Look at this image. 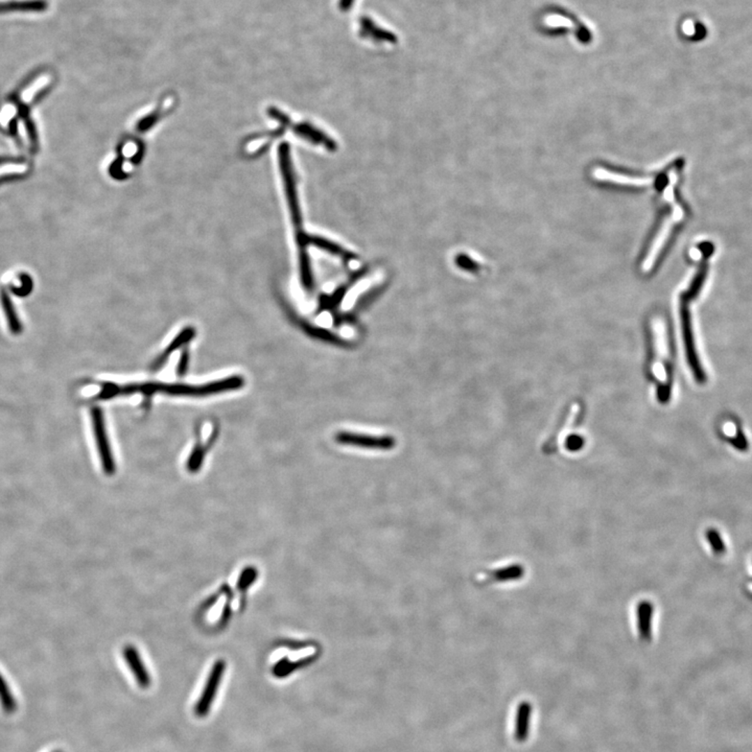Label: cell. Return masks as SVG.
Wrapping results in <instances>:
<instances>
[{
  "label": "cell",
  "mask_w": 752,
  "mask_h": 752,
  "mask_svg": "<svg viewBox=\"0 0 752 752\" xmlns=\"http://www.w3.org/2000/svg\"><path fill=\"white\" fill-rule=\"evenodd\" d=\"M243 386V378L241 376H231V377L216 380L203 386L150 382V384H138V392H142L146 395L161 392L167 395H174V396H206V395L216 394L224 391L236 390Z\"/></svg>",
  "instance_id": "1"
},
{
  "label": "cell",
  "mask_w": 752,
  "mask_h": 752,
  "mask_svg": "<svg viewBox=\"0 0 752 752\" xmlns=\"http://www.w3.org/2000/svg\"><path fill=\"white\" fill-rule=\"evenodd\" d=\"M680 317H682V335H684V347H686L689 365H690L697 382L699 384H703L707 380V375L703 370L702 365H701L698 354H697L694 333H693L692 320H691V313L689 310L688 301H684V300H682V306H680Z\"/></svg>",
  "instance_id": "2"
},
{
  "label": "cell",
  "mask_w": 752,
  "mask_h": 752,
  "mask_svg": "<svg viewBox=\"0 0 752 752\" xmlns=\"http://www.w3.org/2000/svg\"><path fill=\"white\" fill-rule=\"evenodd\" d=\"M584 413L583 403L580 401H573L571 405L565 409L564 415H562V419L560 420L558 428L554 430L553 434L550 437L549 440L546 442L545 446H543V451L546 453H554L558 449L560 443L562 440H564L567 434H569L571 430L575 428L576 424H579L581 421L582 416Z\"/></svg>",
  "instance_id": "3"
},
{
  "label": "cell",
  "mask_w": 752,
  "mask_h": 752,
  "mask_svg": "<svg viewBox=\"0 0 752 752\" xmlns=\"http://www.w3.org/2000/svg\"><path fill=\"white\" fill-rule=\"evenodd\" d=\"M225 669H226V663L223 659H218L212 667L201 697H200L195 707V713L197 717H205L209 713L212 703H213L214 698H216V692L220 688Z\"/></svg>",
  "instance_id": "4"
},
{
  "label": "cell",
  "mask_w": 752,
  "mask_h": 752,
  "mask_svg": "<svg viewBox=\"0 0 752 752\" xmlns=\"http://www.w3.org/2000/svg\"><path fill=\"white\" fill-rule=\"evenodd\" d=\"M92 423H93L94 434H96V445H98V453H100V462L103 469L107 474H113L115 472L114 459L111 453L110 445L107 438L106 428H105L104 415L100 407H93L91 409Z\"/></svg>",
  "instance_id": "5"
},
{
  "label": "cell",
  "mask_w": 752,
  "mask_h": 752,
  "mask_svg": "<svg viewBox=\"0 0 752 752\" xmlns=\"http://www.w3.org/2000/svg\"><path fill=\"white\" fill-rule=\"evenodd\" d=\"M337 441L344 445L373 449H389L394 444L392 439L388 437L366 436L346 432L338 434Z\"/></svg>",
  "instance_id": "6"
},
{
  "label": "cell",
  "mask_w": 752,
  "mask_h": 752,
  "mask_svg": "<svg viewBox=\"0 0 752 752\" xmlns=\"http://www.w3.org/2000/svg\"><path fill=\"white\" fill-rule=\"evenodd\" d=\"M654 606L650 601L642 600L636 606V629L638 638L642 642H649L652 638V622Z\"/></svg>",
  "instance_id": "7"
},
{
  "label": "cell",
  "mask_w": 752,
  "mask_h": 752,
  "mask_svg": "<svg viewBox=\"0 0 752 752\" xmlns=\"http://www.w3.org/2000/svg\"><path fill=\"white\" fill-rule=\"evenodd\" d=\"M123 657L131 669L132 673L135 676L136 682L140 684V688L148 689L152 684V679L136 648L132 646L126 647L123 649Z\"/></svg>",
  "instance_id": "8"
},
{
  "label": "cell",
  "mask_w": 752,
  "mask_h": 752,
  "mask_svg": "<svg viewBox=\"0 0 752 752\" xmlns=\"http://www.w3.org/2000/svg\"><path fill=\"white\" fill-rule=\"evenodd\" d=\"M524 575L525 569L522 565H507V566L499 567V569L484 573V576L481 577V583H504V582L516 581V580H520Z\"/></svg>",
  "instance_id": "9"
},
{
  "label": "cell",
  "mask_w": 752,
  "mask_h": 752,
  "mask_svg": "<svg viewBox=\"0 0 752 752\" xmlns=\"http://www.w3.org/2000/svg\"><path fill=\"white\" fill-rule=\"evenodd\" d=\"M531 714H532V707L530 703L528 701H522L516 711V730H514V736L518 742H524L528 739L529 732H530Z\"/></svg>",
  "instance_id": "10"
},
{
  "label": "cell",
  "mask_w": 752,
  "mask_h": 752,
  "mask_svg": "<svg viewBox=\"0 0 752 752\" xmlns=\"http://www.w3.org/2000/svg\"><path fill=\"white\" fill-rule=\"evenodd\" d=\"M195 331L193 327H188V329H183V331L178 335V337L175 338V339L172 341L169 347L165 348V352L161 354V356H159L156 361H155L154 364L152 365V370L156 371L158 370L159 368H161V367L165 365V363L167 362V358H169L176 349H178V348L181 347L182 345H184V344L190 341V340L195 337Z\"/></svg>",
  "instance_id": "11"
},
{
  "label": "cell",
  "mask_w": 752,
  "mask_h": 752,
  "mask_svg": "<svg viewBox=\"0 0 752 752\" xmlns=\"http://www.w3.org/2000/svg\"><path fill=\"white\" fill-rule=\"evenodd\" d=\"M0 303H1L2 310H3V314L6 316L10 333H14V335H19L22 331V324H21L20 319H19L16 310L13 306L10 296L6 294L4 289L0 291Z\"/></svg>",
  "instance_id": "12"
},
{
  "label": "cell",
  "mask_w": 752,
  "mask_h": 752,
  "mask_svg": "<svg viewBox=\"0 0 752 752\" xmlns=\"http://www.w3.org/2000/svg\"><path fill=\"white\" fill-rule=\"evenodd\" d=\"M45 0H24V1L0 2V13L6 12H42L47 8Z\"/></svg>",
  "instance_id": "13"
},
{
  "label": "cell",
  "mask_w": 752,
  "mask_h": 752,
  "mask_svg": "<svg viewBox=\"0 0 752 752\" xmlns=\"http://www.w3.org/2000/svg\"><path fill=\"white\" fill-rule=\"evenodd\" d=\"M707 270H709V269H707V264H703V266H700L698 272H697L696 276H695L692 283H691V287H689L686 293H684L682 300H684V301H690V300L695 299V298L699 295L701 289L703 287V285H705V279H707Z\"/></svg>",
  "instance_id": "14"
},
{
  "label": "cell",
  "mask_w": 752,
  "mask_h": 752,
  "mask_svg": "<svg viewBox=\"0 0 752 752\" xmlns=\"http://www.w3.org/2000/svg\"><path fill=\"white\" fill-rule=\"evenodd\" d=\"M0 705L4 713L12 714L16 711L17 703L13 696L10 686H8L3 676L0 674Z\"/></svg>",
  "instance_id": "15"
},
{
  "label": "cell",
  "mask_w": 752,
  "mask_h": 752,
  "mask_svg": "<svg viewBox=\"0 0 752 752\" xmlns=\"http://www.w3.org/2000/svg\"><path fill=\"white\" fill-rule=\"evenodd\" d=\"M256 571L252 567V569H248L247 571H243L241 575V580L239 582V588L241 589H246L252 582L255 580Z\"/></svg>",
  "instance_id": "16"
},
{
  "label": "cell",
  "mask_w": 752,
  "mask_h": 752,
  "mask_svg": "<svg viewBox=\"0 0 752 752\" xmlns=\"http://www.w3.org/2000/svg\"><path fill=\"white\" fill-rule=\"evenodd\" d=\"M699 250L705 257H709L713 255L714 251H715V246L709 241H703L699 245Z\"/></svg>",
  "instance_id": "17"
},
{
  "label": "cell",
  "mask_w": 752,
  "mask_h": 752,
  "mask_svg": "<svg viewBox=\"0 0 752 752\" xmlns=\"http://www.w3.org/2000/svg\"><path fill=\"white\" fill-rule=\"evenodd\" d=\"M188 349H186V352L182 354L181 360H180L179 366H178V375H183L186 373V368H188Z\"/></svg>",
  "instance_id": "18"
},
{
  "label": "cell",
  "mask_w": 752,
  "mask_h": 752,
  "mask_svg": "<svg viewBox=\"0 0 752 752\" xmlns=\"http://www.w3.org/2000/svg\"><path fill=\"white\" fill-rule=\"evenodd\" d=\"M54 752H62V751H54Z\"/></svg>",
  "instance_id": "19"
}]
</instances>
